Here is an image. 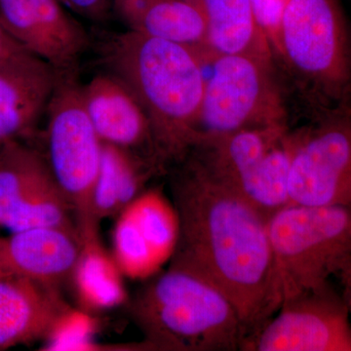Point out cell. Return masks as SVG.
Masks as SVG:
<instances>
[{
  "instance_id": "f1b7e54d",
  "label": "cell",
  "mask_w": 351,
  "mask_h": 351,
  "mask_svg": "<svg viewBox=\"0 0 351 351\" xmlns=\"http://www.w3.org/2000/svg\"><path fill=\"white\" fill-rule=\"evenodd\" d=\"M7 57V56H6ZM0 59H2V58H0Z\"/></svg>"
},
{
  "instance_id": "6da1fadb",
  "label": "cell",
  "mask_w": 351,
  "mask_h": 351,
  "mask_svg": "<svg viewBox=\"0 0 351 351\" xmlns=\"http://www.w3.org/2000/svg\"><path fill=\"white\" fill-rule=\"evenodd\" d=\"M170 191L180 237L169 263L216 286L237 307L248 334L255 331L270 317L267 219L189 154L174 163Z\"/></svg>"
},
{
  "instance_id": "d6986e66",
  "label": "cell",
  "mask_w": 351,
  "mask_h": 351,
  "mask_svg": "<svg viewBox=\"0 0 351 351\" xmlns=\"http://www.w3.org/2000/svg\"><path fill=\"white\" fill-rule=\"evenodd\" d=\"M204 19L208 55L250 54L272 60L270 43L258 27L250 0H186Z\"/></svg>"
},
{
  "instance_id": "e0dca14e",
  "label": "cell",
  "mask_w": 351,
  "mask_h": 351,
  "mask_svg": "<svg viewBox=\"0 0 351 351\" xmlns=\"http://www.w3.org/2000/svg\"><path fill=\"white\" fill-rule=\"evenodd\" d=\"M77 230L80 250L69 279L78 307L94 314L122 306L128 300L124 276L101 243L99 223Z\"/></svg>"
},
{
  "instance_id": "ac0fdd59",
  "label": "cell",
  "mask_w": 351,
  "mask_h": 351,
  "mask_svg": "<svg viewBox=\"0 0 351 351\" xmlns=\"http://www.w3.org/2000/svg\"><path fill=\"white\" fill-rule=\"evenodd\" d=\"M163 164L156 158L101 143L100 165L92 196V217L97 223L117 217L145 191Z\"/></svg>"
},
{
  "instance_id": "d4e9b609",
  "label": "cell",
  "mask_w": 351,
  "mask_h": 351,
  "mask_svg": "<svg viewBox=\"0 0 351 351\" xmlns=\"http://www.w3.org/2000/svg\"><path fill=\"white\" fill-rule=\"evenodd\" d=\"M64 6L82 17L101 20L110 10V0H61Z\"/></svg>"
},
{
  "instance_id": "8992f818",
  "label": "cell",
  "mask_w": 351,
  "mask_h": 351,
  "mask_svg": "<svg viewBox=\"0 0 351 351\" xmlns=\"http://www.w3.org/2000/svg\"><path fill=\"white\" fill-rule=\"evenodd\" d=\"M209 59L213 69L205 82L193 145L242 129L287 125L274 60L250 54L210 55Z\"/></svg>"
},
{
  "instance_id": "7c38bea8",
  "label": "cell",
  "mask_w": 351,
  "mask_h": 351,
  "mask_svg": "<svg viewBox=\"0 0 351 351\" xmlns=\"http://www.w3.org/2000/svg\"><path fill=\"white\" fill-rule=\"evenodd\" d=\"M59 71L24 49L0 59V145L31 135L47 110Z\"/></svg>"
},
{
  "instance_id": "4316f807",
  "label": "cell",
  "mask_w": 351,
  "mask_h": 351,
  "mask_svg": "<svg viewBox=\"0 0 351 351\" xmlns=\"http://www.w3.org/2000/svg\"><path fill=\"white\" fill-rule=\"evenodd\" d=\"M351 260V258H350ZM350 260L346 263L345 267H343L338 272L339 279H341V285H343V297L345 299L346 304H348V309L351 313V265Z\"/></svg>"
},
{
  "instance_id": "cb8c5ba5",
  "label": "cell",
  "mask_w": 351,
  "mask_h": 351,
  "mask_svg": "<svg viewBox=\"0 0 351 351\" xmlns=\"http://www.w3.org/2000/svg\"><path fill=\"white\" fill-rule=\"evenodd\" d=\"M256 22L271 44L276 38L287 0H250Z\"/></svg>"
},
{
  "instance_id": "3957f363",
  "label": "cell",
  "mask_w": 351,
  "mask_h": 351,
  "mask_svg": "<svg viewBox=\"0 0 351 351\" xmlns=\"http://www.w3.org/2000/svg\"><path fill=\"white\" fill-rule=\"evenodd\" d=\"M131 313L151 350H240L248 334L237 307L219 289L171 263L141 289Z\"/></svg>"
},
{
  "instance_id": "9a60e30c",
  "label": "cell",
  "mask_w": 351,
  "mask_h": 351,
  "mask_svg": "<svg viewBox=\"0 0 351 351\" xmlns=\"http://www.w3.org/2000/svg\"><path fill=\"white\" fill-rule=\"evenodd\" d=\"M288 130L287 125L242 129L201 140L186 154L245 199L267 152Z\"/></svg>"
},
{
  "instance_id": "4fadbf2b",
  "label": "cell",
  "mask_w": 351,
  "mask_h": 351,
  "mask_svg": "<svg viewBox=\"0 0 351 351\" xmlns=\"http://www.w3.org/2000/svg\"><path fill=\"white\" fill-rule=\"evenodd\" d=\"M80 250L77 228L40 226L0 237V276L61 287Z\"/></svg>"
},
{
  "instance_id": "52a82bcc",
  "label": "cell",
  "mask_w": 351,
  "mask_h": 351,
  "mask_svg": "<svg viewBox=\"0 0 351 351\" xmlns=\"http://www.w3.org/2000/svg\"><path fill=\"white\" fill-rule=\"evenodd\" d=\"M46 160L73 208L76 228L97 223L92 196L100 165L101 141L88 117L75 69L59 71L48 105Z\"/></svg>"
},
{
  "instance_id": "7402d4cb",
  "label": "cell",
  "mask_w": 351,
  "mask_h": 351,
  "mask_svg": "<svg viewBox=\"0 0 351 351\" xmlns=\"http://www.w3.org/2000/svg\"><path fill=\"white\" fill-rule=\"evenodd\" d=\"M112 256L124 277L133 280H147L163 269L127 210L117 216L113 228Z\"/></svg>"
},
{
  "instance_id": "5bb4252c",
  "label": "cell",
  "mask_w": 351,
  "mask_h": 351,
  "mask_svg": "<svg viewBox=\"0 0 351 351\" xmlns=\"http://www.w3.org/2000/svg\"><path fill=\"white\" fill-rule=\"evenodd\" d=\"M82 98L101 143L131 149L162 163L156 154L147 113L119 77L113 73L95 76L83 85Z\"/></svg>"
},
{
  "instance_id": "484cf974",
  "label": "cell",
  "mask_w": 351,
  "mask_h": 351,
  "mask_svg": "<svg viewBox=\"0 0 351 351\" xmlns=\"http://www.w3.org/2000/svg\"><path fill=\"white\" fill-rule=\"evenodd\" d=\"M22 49L24 48L16 43L0 25V58L9 56V55Z\"/></svg>"
},
{
  "instance_id": "5b68a950",
  "label": "cell",
  "mask_w": 351,
  "mask_h": 351,
  "mask_svg": "<svg viewBox=\"0 0 351 351\" xmlns=\"http://www.w3.org/2000/svg\"><path fill=\"white\" fill-rule=\"evenodd\" d=\"M270 316L286 300L329 282L351 258V206L290 203L267 219Z\"/></svg>"
},
{
  "instance_id": "603a6c76",
  "label": "cell",
  "mask_w": 351,
  "mask_h": 351,
  "mask_svg": "<svg viewBox=\"0 0 351 351\" xmlns=\"http://www.w3.org/2000/svg\"><path fill=\"white\" fill-rule=\"evenodd\" d=\"M98 322L94 314L68 307L60 314L44 339L43 350H103L110 346L95 341Z\"/></svg>"
},
{
  "instance_id": "8fae6325",
  "label": "cell",
  "mask_w": 351,
  "mask_h": 351,
  "mask_svg": "<svg viewBox=\"0 0 351 351\" xmlns=\"http://www.w3.org/2000/svg\"><path fill=\"white\" fill-rule=\"evenodd\" d=\"M61 0H0V25L20 46L58 71L75 69L89 38Z\"/></svg>"
},
{
  "instance_id": "9c48e42d",
  "label": "cell",
  "mask_w": 351,
  "mask_h": 351,
  "mask_svg": "<svg viewBox=\"0 0 351 351\" xmlns=\"http://www.w3.org/2000/svg\"><path fill=\"white\" fill-rule=\"evenodd\" d=\"M350 309L330 286L295 295L255 331L242 351H351Z\"/></svg>"
},
{
  "instance_id": "ffe728a7",
  "label": "cell",
  "mask_w": 351,
  "mask_h": 351,
  "mask_svg": "<svg viewBox=\"0 0 351 351\" xmlns=\"http://www.w3.org/2000/svg\"><path fill=\"white\" fill-rule=\"evenodd\" d=\"M130 31L164 39L208 54L206 25L186 0H143L129 21Z\"/></svg>"
},
{
  "instance_id": "83f0119b",
  "label": "cell",
  "mask_w": 351,
  "mask_h": 351,
  "mask_svg": "<svg viewBox=\"0 0 351 351\" xmlns=\"http://www.w3.org/2000/svg\"><path fill=\"white\" fill-rule=\"evenodd\" d=\"M350 265H351V260H350Z\"/></svg>"
},
{
  "instance_id": "30bf717a",
  "label": "cell",
  "mask_w": 351,
  "mask_h": 351,
  "mask_svg": "<svg viewBox=\"0 0 351 351\" xmlns=\"http://www.w3.org/2000/svg\"><path fill=\"white\" fill-rule=\"evenodd\" d=\"M76 228L73 208L43 154L23 140L0 145V228Z\"/></svg>"
},
{
  "instance_id": "44dd1931",
  "label": "cell",
  "mask_w": 351,
  "mask_h": 351,
  "mask_svg": "<svg viewBox=\"0 0 351 351\" xmlns=\"http://www.w3.org/2000/svg\"><path fill=\"white\" fill-rule=\"evenodd\" d=\"M295 145V131L288 130L267 152L245 196L267 219L291 203L289 182Z\"/></svg>"
},
{
  "instance_id": "ba28073f",
  "label": "cell",
  "mask_w": 351,
  "mask_h": 351,
  "mask_svg": "<svg viewBox=\"0 0 351 351\" xmlns=\"http://www.w3.org/2000/svg\"><path fill=\"white\" fill-rule=\"evenodd\" d=\"M295 131L291 203L351 206V107L315 115Z\"/></svg>"
},
{
  "instance_id": "2e32d148",
  "label": "cell",
  "mask_w": 351,
  "mask_h": 351,
  "mask_svg": "<svg viewBox=\"0 0 351 351\" xmlns=\"http://www.w3.org/2000/svg\"><path fill=\"white\" fill-rule=\"evenodd\" d=\"M68 307L60 288L0 276V350L44 341Z\"/></svg>"
},
{
  "instance_id": "7a4b0ae2",
  "label": "cell",
  "mask_w": 351,
  "mask_h": 351,
  "mask_svg": "<svg viewBox=\"0 0 351 351\" xmlns=\"http://www.w3.org/2000/svg\"><path fill=\"white\" fill-rule=\"evenodd\" d=\"M105 57L147 113L161 162L181 160L193 147L199 120L206 82L202 54L129 29L110 39Z\"/></svg>"
},
{
  "instance_id": "277c9868",
  "label": "cell",
  "mask_w": 351,
  "mask_h": 351,
  "mask_svg": "<svg viewBox=\"0 0 351 351\" xmlns=\"http://www.w3.org/2000/svg\"><path fill=\"white\" fill-rule=\"evenodd\" d=\"M271 45L314 115L351 107V31L339 0H287Z\"/></svg>"
}]
</instances>
